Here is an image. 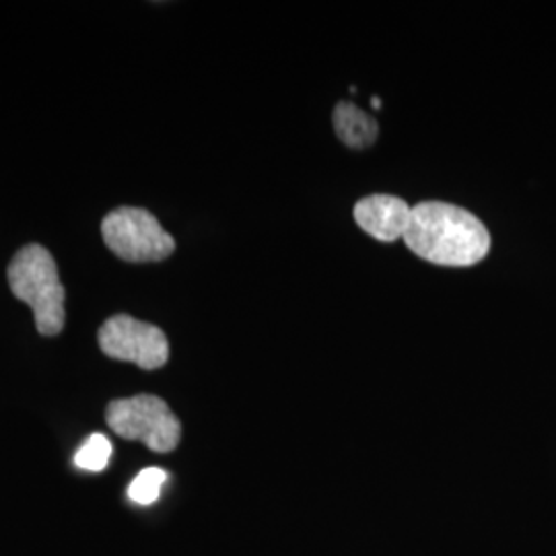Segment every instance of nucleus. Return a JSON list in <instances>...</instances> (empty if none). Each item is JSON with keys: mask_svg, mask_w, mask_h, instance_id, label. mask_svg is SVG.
Segmentation results:
<instances>
[{"mask_svg": "<svg viewBox=\"0 0 556 556\" xmlns=\"http://www.w3.org/2000/svg\"><path fill=\"white\" fill-rule=\"evenodd\" d=\"M105 245L126 262H161L176 250L172 238L155 215L144 208L122 206L112 211L101 223Z\"/></svg>", "mask_w": 556, "mask_h": 556, "instance_id": "4", "label": "nucleus"}, {"mask_svg": "<svg viewBox=\"0 0 556 556\" xmlns=\"http://www.w3.org/2000/svg\"><path fill=\"white\" fill-rule=\"evenodd\" d=\"M7 277L11 293L34 309L38 332L43 337H56L66 319V291L60 282L59 266L52 254L38 243L25 245L11 260Z\"/></svg>", "mask_w": 556, "mask_h": 556, "instance_id": "2", "label": "nucleus"}, {"mask_svg": "<svg viewBox=\"0 0 556 556\" xmlns=\"http://www.w3.org/2000/svg\"><path fill=\"white\" fill-rule=\"evenodd\" d=\"M371 103H374V108H378L379 110V105H381V100H379V98H374V100H371Z\"/></svg>", "mask_w": 556, "mask_h": 556, "instance_id": "10", "label": "nucleus"}, {"mask_svg": "<svg viewBox=\"0 0 556 556\" xmlns=\"http://www.w3.org/2000/svg\"><path fill=\"white\" fill-rule=\"evenodd\" d=\"M404 241L415 256L439 266H475L491 250V233L477 215L439 200L413 206Z\"/></svg>", "mask_w": 556, "mask_h": 556, "instance_id": "1", "label": "nucleus"}, {"mask_svg": "<svg viewBox=\"0 0 556 556\" xmlns=\"http://www.w3.org/2000/svg\"><path fill=\"white\" fill-rule=\"evenodd\" d=\"M98 340L103 355L135 363L144 371L160 369L169 361V342L165 332L149 321H140L126 314L105 319Z\"/></svg>", "mask_w": 556, "mask_h": 556, "instance_id": "5", "label": "nucleus"}, {"mask_svg": "<svg viewBox=\"0 0 556 556\" xmlns=\"http://www.w3.org/2000/svg\"><path fill=\"white\" fill-rule=\"evenodd\" d=\"M413 215V206L406 200L392 194L365 197L355 204V220L371 238L392 243L404 239Z\"/></svg>", "mask_w": 556, "mask_h": 556, "instance_id": "6", "label": "nucleus"}, {"mask_svg": "<svg viewBox=\"0 0 556 556\" xmlns=\"http://www.w3.org/2000/svg\"><path fill=\"white\" fill-rule=\"evenodd\" d=\"M334 130L338 139L351 149H367L378 140V119L363 112L355 103L340 101L334 108Z\"/></svg>", "mask_w": 556, "mask_h": 556, "instance_id": "7", "label": "nucleus"}, {"mask_svg": "<svg viewBox=\"0 0 556 556\" xmlns=\"http://www.w3.org/2000/svg\"><path fill=\"white\" fill-rule=\"evenodd\" d=\"M112 454H114V447H112L110 439L101 433H93L87 438V441L80 445L79 452L75 454V464L80 470L101 472L110 464Z\"/></svg>", "mask_w": 556, "mask_h": 556, "instance_id": "8", "label": "nucleus"}, {"mask_svg": "<svg viewBox=\"0 0 556 556\" xmlns=\"http://www.w3.org/2000/svg\"><path fill=\"white\" fill-rule=\"evenodd\" d=\"M105 420L118 438L140 441L157 454L174 452L181 439L179 418L165 400L151 394L110 402Z\"/></svg>", "mask_w": 556, "mask_h": 556, "instance_id": "3", "label": "nucleus"}, {"mask_svg": "<svg viewBox=\"0 0 556 556\" xmlns=\"http://www.w3.org/2000/svg\"><path fill=\"white\" fill-rule=\"evenodd\" d=\"M167 482V472L163 468H144L139 477L135 478L128 486V497L137 505H151L161 495L163 484Z\"/></svg>", "mask_w": 556, "mask_h": 556, "instance_id": "9", "label": "nucleus"}]
</instances>
